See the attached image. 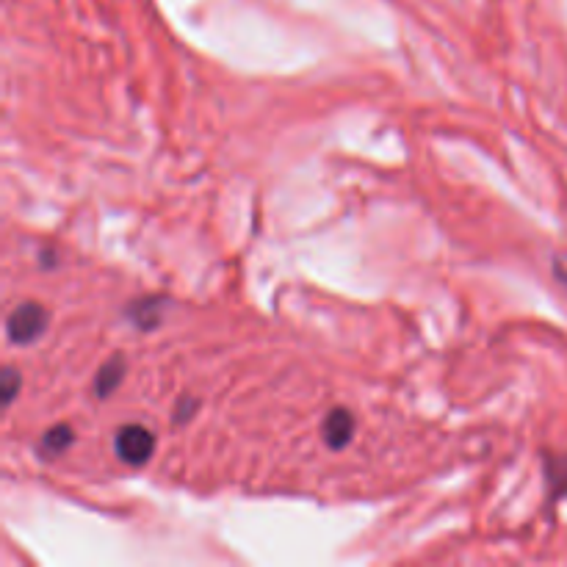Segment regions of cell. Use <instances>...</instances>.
<instances>
[{"label": "cell", "instance_id": "6da1fadb", "mask_svg": "<svg viewBox=\"0 0 567 567\" xmlns=\"http://www.w3.org/2000/svg\"><path fill=\"white\" fill-rule=\"evenodd\" d=\"M45 324H48V313L42 305L36 302H25V305H17V308L9 313V321H6V330H9V338L14 343H34L42 332H45Z\"/></svg>", "mask_w": 567, "mask_h": 567}, {"label": "cell", "instance_id": "7a4b0ae2", "mask_svg": "<svg viewBox=\"0 0 567 567\" xmlns=\"http://www.w3.org/2000/svg\"><path fill=\"white\" fill-rule=\"evenodd\" d=\"M114 446H117V454L122 462H128V465H144V462L153 457L155 438L147 426L130 424L119 429Z\"/></svg>", "mask_w": 567, "mask_h": 567}, {"label": "cell", "instance_id": "3957f363", "mask_svg": "<svg viewBox=\"0 0 567 567\" xmlns=\"http://www.w3.org/2000/svg\"><path fill=\"white\" fill-rule=\"evenodd\" d=\"M321 432H324V440H327L330 449H346L352 435H355V418H352L349 410H332V413L324 418Z\"/></svg>", "mask_w": 567, "mask_h": 567}, {"label": "cell", "instance_id": "277c9868", "mask_svg": "<svg viewBox=\"0 0 567 567\" xmlns=\"http://www.w3.org/2000/svg\"><path fill=\"white\" fill-rule=\"evenodd\" d=\"M122 377H125V363H122V357H114V360L106 363V366L100 368V374H97V382H95L97 396L106 399L108 393L122 382Z\"/></svg>", "mask_w": 567, "mask_h": 567}, {"label": "cell", "instance_id": "5b68a950", "mask_svg": "<svg viewBox=\"0 0 567 567\" xmlns=\"http://www.w3.org/2000/svg\"><path fill=\"white\" fill-rule=\"evenodd\" d=\"M72 443V429L67 424H59L50 429L48 435L42 438V454H48V457H59L61 451L70 449Z\"/></svg>", "mask_w": 567, "mask_h": 567}, {"label": "cell", "instance_id": "8992f818", "mask_svg": "<svg viewBox=\"0 0 567 567\" xmlns=\"http://www.w3.org/2000/svg\"><path fill=\"white\" fill-rule=\"evenodd\" d=\"M20 385H23L20 374H17L14 368H6V371H3V382H0V390H3V402L12 404L14 396H17V390H20Z\"/></svg>", "mask_w": 567, "mask_h": 567}, {"label": "cell", "instance_id": "52a82bcc", "mask_svg": "<svg viewBox=\"0 0 567 567\" xmlns=\"http://www.w3.org/2000/svg\"><path fill=\"white\" fill-rule=\"evenodd\" d=\"M133 313V319L139 321L142 327H153L155 321H158V313H155V302L153 299H147V302H142L136 310H130Z\"/></svg>", "mask_w": 567, "mask_h": 567}, {"label": "cell", "instance_id": "ba28073f", "mask_svg": "<svg viewBox=\"0 0 567 567\" xmlns=\"http://www.w3.org/2000/svg\"><path fill=\"white\" fill-rule=\"evenodd\" d=\"M565 280H567V274H565Z\"/></svg>", "mask_w": 567, "mask_h": 567}]
</instances>
